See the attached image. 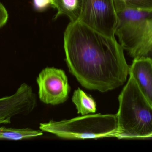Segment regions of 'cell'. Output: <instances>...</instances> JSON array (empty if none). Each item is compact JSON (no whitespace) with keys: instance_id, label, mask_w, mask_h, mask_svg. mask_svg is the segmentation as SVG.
<instances>
[{"instance_id":"obj_1","label":"cell","mask_w":152,"mask_h":152,"mask_svg":"<svg viewBox=\"0 0 152 152\" xmlns=\"http://www.w3.org/2000/svg\"><path fill=\"white\" fill-rule=\"evenodd\" d=\"M64 48L69 72L85 88L105 93L126 81L129 65L115 37L70 21L64 32Z\"/></svg>"},{"instance_id":"obj_2","label":"cell","mask_w":152,"mask_h":152,"mask_svg":"<svg viewBox=\"0 0 152 152\" xmlns=\"http://www.w3.org/2000/svg\"><path fill=\"white\" fill-rule=\"evenodd\" d=\"M118 139L152 137V106L129 76L118 96Z\"/></svg>"},{"instance_id":"obj_3","label":"cell","mask_w":152,"mask_h":152,"mask_svg":"<svg viewBox=\"0 0 152 152\" xmlns=\"http://www.w3.org/2000/svg\"><path fill=\"white\" fill-rule=\"evenodd\" d=\"M39 128L64 139L116 137L118 120L116 114H90L59 121L51 120L41 123Z\"/></svg>"},{"instance_id":"obj_4","label":"cell","mask_w":152,"mask_h":152,"mask_svg":"<svg viewBox=\"0 0 152 152\" xmlns=\"http://www.w3.org/2000/svg\"><path fill=\"white\" fill-rule=\"evenodd\" d=\"M78 21L97 32L115 37L118 16L113 0H82Z\"/></svg>"},{"instance_id":"obj_5","label":"cell","mask_w":152,"mask_h":152,"mask_svg":"<svg viewBox=\"0 0 152 152\" xmlns=\"http://www.w3.org/2000/svg\"><path fill=\"white\" fill-rule=\"evenodd\" d=\"M39 99L44 103L57 105L68 99L71 87L65 71L54 67H47L37 78Z\"/></svg>"},{"instance_id":"obj_6","label":"cell","mask_w":152,"mask_h":152,"mask_svg":"<svg viewBox=\"0 0 152 152\" xmlns=\"http://www.w3.org/2000/svg\"><path fill=\"white\" fill-rule=\"evenodd\" d=\"M118 16L115 35L124 50L129 49L137 31L152 12L133 9L126 5L121 0H113Z\"/></svg>"},{"instance_id":"obj_7","label":"cell","mask_w":152,"mask_h":152,"mask_svg":"<svg viewBox=\"0 0 152 152\" xmlns=\"http://www.w3.org/2000/svg\"><path fill=\"white\" fill-rule=\"evenodd\" d=\"M37 106L32 87L23 83L13 94L0 98V125L10 124L14 117L29 115Z\"/></svg>"},{"instance_id":"obj_8","label":"cell","mask_w":152,"mask_h":152,"mask_svg":"<svg viewBox=\"0 0 152 152\" xmlns=\"http://www.w3.org/2000/svg\"><path fill=\"white\" fill-rule=\"evenodd\" d=\"M129 75L152 106V59L136 58L129 66Z\"/></svg>"},{"instance_id":"obj_9","label":"cell","mask_w":152,"mask_h":152,"mask_svg":"<svg viewBox=\"0 0 152 152\" xmlns=\"http://www.w3.org/2000/svg\"><path fill=\"white\" fill-rule=\"evenodd\" d=\"M129 54L133 58L152 59V16L147 19Z\"/></svg>"},{"instance_id":"obj_10","label":"cell","mask_w":152,"mask_h":152,"mask_svg":"<svg viewBox=\"0 0 152 152\" xmlns=\"http://www.w3.org/2000/svg\"><path fill=\"white\" fill-rule=\"evenodd\" d=\"M54 8L58 12L54 19L61 15L67 16L70 21H77L80 17L82 9V0H53Z\"/></svg>"},{"instance_id":"obj_11","label":"cell","mask_w":152,"mask_h":152,"mask_svg":"<svg viewBox=\"0 0 152 152\" xmlns=\"http://www.w3.org/2000/svg\"><path fill=\"white\" fill-rule=\"evenodd\" d=\"M72 101L75 105L78 114L86 115L96 112V102L94 98L80 88L75 90Z\"/></svg>"},{"instance_id":"obj_12","label":"cell","mask_w":152,"mask_h":152,"mask_svg":"<svg viewBox=\"0 0 152 152\" xmlns=\"http://www.w3.org/2000/svg\"><path fill=\"white\" fill-rule=\"evenodd\" d=\"M43 135L42 130H34L31 129H16L5 127H0V139L18 140L34 138Z\"/></svg>"},{"instance_id":"obj_13","label":"cell","mask_w":152,"mask_h":152,"mask_svg":"<svg viewBox=\"0 0 152 152\" xmlns=\"http://www.w3.org/2000/svg\"><path fill=\"white\" fill-rule=\"evenodd\" d=\"M126 5L133 9L152 12V0H121Z\"/></svg>"},{"instance_id":"obj_14","label":"cell","mask_w":152,"mask_h":152,"mask_svg":"<svg viewBox=\"0 0 152 152\" xmlns=\"http://www.w3.org/2000/svg\"><path fill=\"white\" fill-rule=\"evenodd\" d=\"M33 3L34 7L38 11L44 10L50 5L54 8L53 0H34Z\"/></svg>"},{"instance_id":"obj_15","label":"cell","mask_w":152,"mask_h":152,"mask_svg":"<svg viewBox=\"0 0 152 152\" xmlns=\"http://www.w3.org/2000/svg\"><path fill=\"white\" fill-rule=\"evenodd\" d=\"M8 19V12L3 4L0 2V28L6 24Z\"/></svg>"}]
</instances>
